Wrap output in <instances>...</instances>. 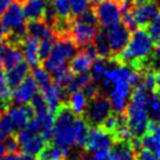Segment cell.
Returning a JSON list of instances; mask_svg holds the SVG:
<instances>
[{"label":"cell","mask_w":160,"mask_h":160,"mask_svg":"<svg viewBox=\"0 0 160 160\" xmlns=\"http://www.w3.org/2000/svg\"><path fill=\"white\" fill-rule=\"evenodd\" d=\"M81 160H98V159L93 156V154H84L83 158H82Z\"/></svg>","instance_id":"obj_46"},{"label":"cell","mask_w":160,"mask_h":160,"mask_svg":"<svg viewBox=\"0 0 160 160\" xmlns=\"http://www.w3.org/2000/svg\"><path fill=\"white\" fill-rule=\"evenodd\" d=\"M139 145L152 151L160 158V138L157 134L146 131V133L139 139Z\"/></svg>","instance_id":"obj_27"},{"label":"cell","mask_w":160,"mask_h":160,"mask_svg":"<svg viewBox=\"0 0 160 160\" xmlns=\"http://www.w3.org/2000/svg\"><path fill=\"white\" fill-rule=\"evenodd\" d=\"M12 92L11 88L6 82V76L4 72V68L0 64V102H12Z\"/></svg>","instance_id":"obj_33"},{"label":"cell","mask_w":160,"mask_h":160,"mask_svg":"<svg viewBox=\"0 0 160 160\" xmlns=\"http://www.w3.org/2000/svg\"><path fill=\"white\" fill-rule=\"evenodd\" d=\"M97 31V25L87 22L78 17H72L70 19L68 35L70 36L71 40L75 42L78 48H83L92 42Z\"/></svg>","instance_id":"obj_8"},{"label":"cell","mask_w":160,"mask_h":160,"mask_svg":"<svg viewBox=\"0 0 160 160\" xmlns=\"http://www.w3.org/2000/svg\"><path fill=\"white\" fill-rule=\"evenodd\" d=\"M31 72V66L26 61H20L14 67L7 69L6 72V82L11 89H14L22 82Z\"/></svg>","instance_id":"obj_17"},{"label":"cell","mask_w":160,"mask_h":160,"mask_svg":"<svg viewBox=\"0 0 160 160\" xmlns=\"http://www.w3.org/2000/svg\"><path fill=\"white\" fill-rule=\"evenodd\" d=\"M75 118L76 115L72 112L67 102H63L54 112V130L52 139L54 144L64 152V157L69 150L77 146L74 132Z\"/></svg>","instance_id":"obj_3"},{"label":"cell","mask_w":160,"mask_h":160,"mask_svg":"<svg viewBox=\"0 0 160 160\" xmlns=\"http://www.w3.org/2000/svg\"><path fill=\"white\" fill-rule=\"evenodd\" d=\"M152 67H160V39L157 41V46L152 58Z\"/></svg>","instance_id":"obj_40"},{"label":"cell","mask_w":160,"mask_h":160,"mask_svg":"<svg viewBox=\"0 0 160 160\" xmlns=\"http://www.w3.org/2000/svg\"><path fill=\"white\" fill-rule=\"evenodd\" d=\"M29 103H31L32 108H33V110L35 112V117H38V118H40V117H42V116H45L50 112V110H49V108H48V104L46 102V99H45V97H43L42 92H39V91H38V92L32 97Z\"/></svg>","instance_id":"obj_30"},{"label":"cell","mask_w":160,"mask_h":160,"mask_svg":"<svg viewBox=\"0 0 160 160\" xmlns=\"http://www.w3.org/2000/svg\"><path fill=\"white\" fill-rule=\"evenodd\" d=\"M58 19L72 18L70 9V0H50Z\"/></svg>","instance_id":"obj_32"},{"label":"cell","mask_w":160,"mask_h":160,"mask_svg":"<svg viewBox=\"0 0 160 160\" xmlns=\"http://www.w3.org/2000/svg\"><path fill=\"white\" fill-rule=\"evenodd\" d=\"M48 0H25L22 4L23 14L27 20L41 19Z\"/></svg>","instance_id":"obj_20"},{"label":"cell","mask_w":160,"mask_h":160,"mask_svg":"<svg viewBox=\"0 0 160 160\" xmlns=\"http://www.w3.org/2000/svg\"><path fill=\"white\" fill-rule=\"evenodd\" d=\"M20 1H22V2H23V1H25V0H20Z\"/></svg>","instance_id":"obj_51"},{"label":"cell","mask_w":160,"mask_h":160,"mask_svg":"<svg viewBox=\"0 0 160 160\" xmlns=\"http://www.w3.org/2000/svg\"><path fill=\"white\" fill-rule=\"evenodd\" d=\"M20 152H7L0 160H19Z\"/></svg>","instance_id":"obj_41"},{"label":"cell","mask_w":160,"mask_h":160,"mask_svg":"<svg viewBox=\"0 0 160 160\" xmlns=\"http://www.w3.org/2000/svg\"><path fill=\"white\" fill-rule=\"evenodd\" d=\"M12 2H13V0H0V15L8 8Z\"/></svg>","instance_id":"obj_42"},{"label":"cell","mask_w":160,"mask_h":160,"mask_svg":"<svg viewBox=\"0 0 160 160\" xmlns=\"http://www.w3.org/2000/svg\"><path fill=\"white\" fill-rule=\"evenodd\" d=\"M145 31L147 32V34L151 36L153 41H158L160 39V11L158 12L154 18L152 19L151 21L148 22L145 28Z\"/></svg>","instance_id":"obj_34"},{"label":"cell","mask_w":160,"mask_h":160,"mask_svg":"<svg viewBox=\"0 0 160 160\" xmlns=\"http://www.w3.org/2000/svg\"><path fill=\"white\" fill-rule=\"evenodd\" d=\"M39 42H40L39 40L27 35L21 45L23 58H26V62L32 67L41 64L40 56H39Z\"/></svg>","instance_id":"obj_18"},{"label":"cell","mask_w":160,"mask_h":160,"mask_svg":"<svg viewBox=\"0 0 160 160\" xmlns=\"http://www.w3.org/2000/svg\"><path fill=\"white\" fill-rule=\"evenodd\" d=\"M159 4H160V0H159Z\"/></svg>","instance_id":"obj_52"},{"label":"cell","mask_w":160,"mask_h":160,"mask_svg":"<svg viewBox=\"0 0 160 160\" xmlns=\"http://www.w3.org/2000/svg\"><path fill=\"white\" fill-rule=\"evenodd\" d=\"M153 42L154 41L144 28H136L131 33L125 48L112 55V58L117 63L130 66L138 71L152 68V58L154 53Z\"/></svg>","instance_id":"obj_1"},{"label":"cell","mask_w":160,"mask_h":160,"mask_svg":"<svg viewBox=\"0 0 160 160\" xmlns=\"http://www.w3.org/2000/svg\"><path fill=\"white\" fill-rule=\"evenodd\" d=\"M115 142L113 134L110 133L108 130L102 126H95L89 130L84 150L93 154L98 160H105Z\"/></svg>","instance_id":"obj_5"},{"label":"cell","mask_w":160,"mask_h":160,"mask_svg":"<svg viewBox=\"0 0 160 160\" xmlns=\"http://www.w3.org/2000/svg\"><path fill=\"white\" fill-rule=\"evenodd\" d=\"M156 82H157V85H158V90H159L160 89V67L156 71Z\"/></svg>","instance_id":"obj_45"},{"label":"cell","mask_w":160,"mask_h":160,"mask_svg":"<svg viewBox=\"0 0 160 160\" xmlns=\"http://www.w3.org/2000/svg\"><path fill=\"white\" fill-rule=\"evenodd\" d=\"M32 76L33 78L36 81V83L39 84L40 90H43L46 88H48L49 85L53 83L52 81V76L49 75V72L46 70L42 66H35L32 69Z\"/></svg>","instance_id":"obj_28"},{"label":"cell","mask_w":160,"mask_h":160,"mask_svg":"<svg viewBox=\"0 0 160 160\" xmlns=\"http://www.w3.org/2000/svg\"><path fill=\"white\" fill-rule=\"evenodd\" d=\"M2 40H4V29H2V27L0 25V43L2 42Z\"/></svg>","instance_id":"obj_48"},{"label":"cell","mask_w":160,"mask_h":160,"mask_svg":"<svg viewBox=\"0 0 160 160\" xmlns=\"http://www.w3.org/2000/svg\"><path fill=\"white\" fill-rule=\"evenodd\" d=\"M39 84L33 78V76H27L26 78L18 85L15 87L12 92V103L15 104H26L29 103L32 97L39 91Z\"/></svg>","instance_id":"obj_12"},{"label":"cell","mask_w":160,"mask_h":160,"mask_svg":"<svg viewBox=\"0 0 160 160\" xmlns=\"http://www.w3.org/2000/svg\"><path fill=\"white\" fill-rule=\"evenodd\" d=\"M99 1H102V0H89V2H91L92 5H96L97 2H99Z\"/></svg>","instance_id":"obj_49"},{"label":"cell","mask_w":160,"mask_h":160,"mask_svg":"<svg viewBox=\"0 0 160 160\" xmlns=\"http://www.w3.org/2000/svg\"><path fill=\"white\" fill-rule=\"evenodd\" d=\"M98 23L103 28H110L120 22L122 6L120 0H102L93 7Z\"/></svg>","instance_id":"obj_7"},{"label":"cell","mask_w":160,"mask_h":160,"mask_svg":"<svg viewBox=\"0 0 160 160\" xmlns=\"http://www.w3.org/2000/svg\"><path fill=\"white\" fill-rule=\"evenodd\" d=\"M46 145H47V142L42 138V136L36 134L33 138H31L28 142L22 144L20 146V148H21V151L23 153H28V154H32V156L39 157Z\"/></svg>","instance_id":"obj_24"},{"label":"cell","mask_w":160,"mask_h":160,"mask_svg":"<svg viewBox=\"0 0 160 160\" xmlns=\"http://www.w3.org/2000/svg\"><path fill=\"white\" fill-rule=\"evenodd\" d=\"M134 160H160V158L152 151L140 146L134 151Z\"/></svg>","instance_id":"obj_38"},{"label":"cell","mask_w":160,"mask_h":160,"mask_svg":"<svg viewBox=\"0 0 160 160\" xmlns=\"http://www.w3.org/2000/svg\"><path fill=\"white\" fill-rule=\"evenodd\" d=\"M23 53L21 47L18 46L7 45L2 42V47H1V54H0V64L4 69H9V68L14 67L17 63L22 61Z\"/></svg>","instance_id":"obj_16"},{"label":"cell","mask_w":160,"mask_h":160,"mask_svg":"<svg viewBox=\"0 0 160 160\" xmlns=\"http://www.w3.org/2000/svg\"><path fill=\"white\" fill-rule=\"evenodd\" d=\"M40 120V134L47 142H52L54 130V113L49 112L39 118Z\"/></svg>","instance_id":"obj_25"},{"label":"cell","mask_w":160,"mask_h":160,"mask_svg":"<svg viewBox=\"0 0 160 160\" xmlns=\"http://www.w3.org/2000/svg\"><path fill=\"white\" fill-rule=\"evenodd\" d=\"M92 45H93V47H95V49H96L97 55L99 58H109L113 55L111 52V49H110L109 40H108L107 28H104V29H98L92 40Z\"/></svg>","instance_id":"obj_21"},{"label":"cell","mask_w":160,"mask_h":160,"mask_svg":"<svg viewBox=\"0 0 160 160\" xmlns=\"http://www.w3.org/2000/svg\"><path fill=\"white\" fill-rule=\"evenodd\" d=\"M8 112L11 115V118L13 120L14 129L20 130L23 126H26L27 123L35 117V112L33 110L31 104H15L11 105L8 109Z\"/></svg>","instance_id":"obj_13"},{"label":"cell","mask_w":160,"mask_h":160,"mask_svg":"<svg viewBox=\"0 0 160 160\" xmlns=\"http://www.w3.org/2000/svg\"><path fill=\"white\" fill-rule=\"evenodd\" d=\"M38 158L46 160H64V152L58 146H56L55 144H52V142H47V145L45 146V148L42 150V152Z\"/></svg>","instance_id":"obj_31"},{"label":"cell","mask_w":160,"mask_h":160,"mask_svg":"<svg viewBox=\"0 0 160 160\" xmlns=\"http://www.w3.org/2000/svg\"><path fill=\"white\" fill-rule=\"evenodd\" d=\"M39 160H46V159H40V158H39Z\"/></svg>","instance_id":"obj_50"},{"label":"cell","mask_w":160,"mask_h":160,"mask_svg":"<svg viewBox=\"0 0 160 160\" xmlns=\"http://www.w3.org/2000/svg\"><path fill=\"white\" fill-rule=\"evenodd\" d=\"M14 124L11 118L8 111H5L0 115V132L5 136H9L11 133H14Z\"/></svg>","instance_id":"obj_36"},{"label":"cell","mask_w":160,"mask_h":160,"mask_svg":"<svg viewBox=\"0 0 160 160\" xmlns=\"http://www.w3.org/2000/svg\"><path fill=\"white\" fill-rule=\"evenodd\" d=\"M41 92L43 95V97H45L52 113H54L58 110V108L63 102H67L68 99V95L66 93L64 89L61 88L60 85L55 84V83H52L48 88L41 90Z\"/></svg>","instance_id":"obj_14"},{"label":"cell","mask_w":160,"mask_h":160,"mask_svg":"<svg viewBox=\"0 0 160 160\" xmlns=\"http://www.w3.org/2000/svg\"><path fill=\"white\" fill-rule=\"evenodd\" d=\"M112 112L111 102L108 96L99 92L97 96L88 101L83 118L87 120L89 126H101L107 117Z\"/></svg>","instance_id":"obj_6"},{"label":"cell","mask_w":160,"mask_h":160,"mask_svg":"<svg viewBox=\"0 0 160 160\" xmlns=\"http://www.w3.org/2000/svg\"><path fill=\"white\" fill-rule=\"evenodd\" d=\"M19 160H39V158H36L35 156H32L28 153H23L19 156Z\"/></svg>","instance_id":"obj_43"},{"label":"cell","mask_w":160,"mask_h":160,"mask_svg":"<svg viewBox=\"0 0 160 160\" xmlns=\"http://www.w3.org/2000/svg\"><path fill=\"white\" fill-rule=\"evenodd\" d=\"M78 47L69 35L55 36L52 52L48 58L41 62V66L48 72H53L58 68L67 66L68 61L76 54Z\"/></svg>","instance_id":"obj_4"},{"label":"cell","mask_w":160,"mask_h":160,"mask_svg":"<svg viewBox=\"0 0 160 160\" xmlns=\"http://www.w3.org/2000/svg\"><path fill=\"white\" fill-rule=\"evenodd\" d=\"M148 98L150 91L139 82L131 92L130 101L124 115L126 125L133 140H139L146 133L148 118Z\"/></svg>","instance_id":"obj_2"},{"label":"cell","mask_w":160,"mask_h":160,"mask_svg":"<svg viewBox=\"0 0 160 160\" xmlns=\"http://www.w3.org/2000/svg\"><path fill=\"white\" fill-rule=\"evenodd\" d=\"M105 160H134L133 140H116Z\"/></svg>","instance_id":"obj_15"},{"label":"cell","mask_w":160,"mask_h":160,"mask_svg":"<svg viewBox=\"0 0 160 160\" xmlns=\"http://www.w3.org/2000/svg\"><path fill=\"white\" fill-rule=\"evenodd\" d=\"M67 103L69 104L70 109L76 116L83 117V113H84L87 104H88V98L85 97V95L82 90H77V91L69 93Z\"/></svg>","instance_id":"obj_22"},{"label":"cell","mask_w":160,"mask_h":160,"mask_svg":"<svg viewBox=\"0 0 160 160\" xmlns=\"http://www.w3.org/2000/svg\"><path fill=\"white\" fill-rule=\"evenodd\" d=\"M27 35L34 38L36 40H42L48 36H53L54 33L52 28L42 20V19H34V20H27Z\"/></svg>","instance_id":"obj_19"},{"label":"cell","mask_w":160,"mask_h":160,"mask_svg":"<svg viewBox=\"0 0 160 160\" xmlns=\"http://www.w3.org/2000/svg\"><path fill=\"white\" fill-rule=\"evenodd\" d=\"M109 63H110V58H96L95 61L92 62L91 64V68H90V76H91V80L93 82H99L101 78H102L103 74H104V71L105 69L108 68L109 66Z\"/></svg>","instance_id":"obj_29"},{"label":"cell","mask_w":160,"mask_h":160,"mask_svg":"<svg viewBox=\"0 0 160 160\" xmlns=\"http://www.w3.org/2000/svg\"><path fill=\"white\" fill-rule=\"evenodd\" d=\"M148 118L151 122L160 124V91L151 92L148 98Z\"/></svg>","instance_id":"obj_26"},{"label":"cell","mask_w":160,"mask_h":160,"mask_svg":"<svg viewBox=\"0 0 160 160\" xmlns=\"http://www.w3.org/2000/svg\"><path fill=\"white\" fill-rule=\"evenodd\" d=\"M89 124L87 123V120L82 116H76L74 120V132H75V142L77 146L83 147L89 133Z\"/></svg>","instance_id":"obj_23"},{"label":"cell","mask_w":160,"mask_h":160,"mask_svg":"<svg viewBox=\"0 0 160 160\" xmlns=\"http://www.w3.org/2000/svg\"><path fill=\"white\" fill-rule=\"evenodd\" d=\"M89 0H70V9L72 17H77L89 8Z\"/></svg>","instance_id":"obj_37"},{"label":"cell","mask_w":160,"mask_h":160,"mask_svg":"<svg viewBox=\"0 0 160 160\" xmlns=\"http://www.w3.org/2000/svg\"><path fill=\"white\" fill-rule=\"evenodd\" d=\"M133 85L130 81H119L109 88V99L111 102L112 110L115 112L124 113L125 109L128 107L130 101V96L132 92Z\"/></svg>","instance_id":"obj_9"},{"label":"cell","mask_w":160,"mask_h":160,"mask_svg":"<svg viewBox=\"0 0 160 160\" xmlns=\"http://www.w3.org/2000/svg\"><path fill=\"white\" fill-rule=\"evenodd\" d=\"M6 153H7V150H6V146H5L4 142H0V159H1Z\"/></svg>","instance_id":"obj_44"},{"label":"cell","mask_w":160,"mask_h":160,"mask_svg":"<svg viewBox=\"0 0 160 160\" xmlns=\"http://www.w3.org/2000/svg\"><path fill=\"white\" fill-rule=\"evenodd\" d=\"M4 144L6 146L7 152H20V145H19L18 140L15 138V134L11 133L9 136L6 137V139L4 140Z\"/></svg>","instance_id":"obj_39"},{"label":"cell","mask_w":160,"mask_h":160,"mask_svg":"<svg viewBox=\"0 0 160 160\" xmlns=\"http://www.w3.org/2000/svg\"><path fill=\"white\" fill-rule=\"evenodd\" d=\"M159 91H160V89H159Z\"/></svg>","instance_id":"obj_53"},{"label":"cell","mask_w":160,"mask_h":160,"mask_svg":"<svg viewBox=\"0 0 160 160\" xmlns=\"http://www.w3.org/2000/svg\"><path fill=\"white\" fill-rule=\"evenodd\" d=\"M54 41H55V35L48 36L46 39H42L39 42V56H40V62L48 58V55L52 52Z\"/></svg>","instance_id":"obj_35"},{"label":"cell","mask_w":160,"mask_h":160,"mask_svg":"<svg viewBox=\"0 0 160 160\" xmlns=\"http://www.w3.org/2000/svg\"><path fill=\"white\" fill-rule=\"evenodd\" d=\"M107 33L110 49L113 55L119 53L120 50L125 48V46L128 45L130 36H131V31L124 23L120 22L110 27V28H107Z\"/></svg>","instance_id":"obj_10"},{"label":"cell","mask_w":160,"mask_h":160,"mask_svg":"<svg viewBox=\"0 0 160 160\" xmlns=\"http://www.w3.org/2000/svg\"><path fill=\"white\" fill-rule=\"evenodd\" d=\"M159 11L158 2H156L154 0H148L140 5H134L132 8V15H133L136 27L145 28L148 22L158 14Z\"/></svg>","instance_id":"obj_11"},{"label":"cell","mask_w":160,"mask_h":160,"mask_svg":"<svg viewBox=\"0 0 160 160\" xmlns=\"http://www.w3.org/2000/svg\"><path fill=\"white\" fill-rule=\"evenodd\" d=\"M148 0H132V2L134 5H140V4H144V2H146Z\"/></svg>","instance_id":"obj_47"}]
</instances>
